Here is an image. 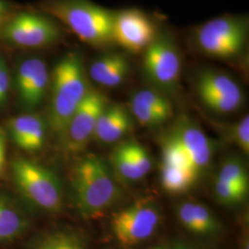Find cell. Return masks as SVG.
Wrapping results in <instances>:
<instances>
[{"instance_id":"cell-15","label":"cell","mask_w":249,"mask_h":249,"mask_svg":"<svg viewBox=\"0 0 249 249\" xmlns=\"http://www.w3.org/2000/svg\"><path fill=\"white\" fill-rule=\"evenodd\" d=\"M9 130L13 142L24 151H38L45 142V124L40 116H15L9 120Z\"/></svg>"},{"instance_id":"cell-18","label":"cell","mask_w":249,"mask_h":249,"mask_svg":"<svg viewBox=\"0 0 249 249\" xmlns=\"http://www.w3.org/2000/svg\"><path fill=\"white\" fill-rule=\"evenodd\" d=\"M29 220L18 208L0 195V246L17 240L26 232Z\"/></svg>"},{"instance_id":"cell-7","label":"cell","mask_w":249,"mask_h":249,"mask_svg":"<svg viewBox=\"0 0 249 249\" xmlns=\"http://www.w3.org/2000/svg\"><path fill=\"white\" fill-rule=\"evenodd\" d=\"M143 53V71L148 80L157 88L174 89L180 79L182 60L172 39L157 36Z\"/></svg>"},{"instance_id":"cell-22","label":"cell","mask_w":249,"mask_h":249,"mask_svg":"<svg viewBox=\"0 0 249 249\" xmlns=\"http://www.w3.org/2000/svg\"><path fill=\"white\" fill-rule=\"evenodd\" d=\"M65 228L44 231L30 238L25 249H64Z\"/></svg>"},{"instance_id":"cell-27","label":"cell","mask_w":249,"mask_h":249,"mask_svg":"<svg viewBox=\"0 0 249 249\" xmlns=\"http://www.w3.org/2000/svg\"><path fill=\"white\" fill-rule=\"evenodd\" d=\"M232 142L238 146L246 155L249 154V117L244 116L239 122L232 124L229 130Z\"/></svg>"},{"instance_id":"cell-11","label":"cell","mask_w":249,"mask_h":249,"mask_svg":"<svg viewBox=\"0 0 249 249\" xmlns=\"http://www.w3.org/2000/svg\"><path fill=\"white\" fill-rule=\"evenodd\" d=\"M156 37V28L142 11L128 9L113 13L112 41L124 50L144 52Z\"/></svg>"},{"instance_id":"cell-30","label":"cell","mask_w":249,"mask_h":249,"mask_svg":"<svg viewBox=\"0 0 249 249\" xmlns=\"http://www.w3.org/2000/svg\"><path fill=\"white\" fill-rule=\"evenodd\" d=\"M6 159V137L0 129V172L3 169Z\"/></svg>"},{"instance_id":"cell-24","label":"cell","mask_w":249,"mask_h":249,"mask_svg":"<svg viewBox=\"0 0 249 249\" xmlns=\"http://www.w3.org/2000/svg\"><path fill=\"white\" fill-rule=\"evenodd\" d=\"M111 160L116 172L124 179L137 181L144 178L142 173L136 167L133 161L124 154V151L120 149L119 146H117L115 151H113Z\"/></svg>"},{"instance_id":"cell-21","label":"cell","mask_w":249,"mask_h":249,"mask_svg":"<svg viewBox=\"0 0 249 249\" xmlns=\"http://www.w3.org/2000/svg\"><path fill=\"white\" fill-rule=\"evenodd\" d=\"M131 101L159 113L167 120L173 116V106L169 99L157 90L142 89L134 94Z\"/></svg>"},{"instance_id":"cell-34","label":"cell","mask_w":249,"mask_h":249,"mask_svg":"<svg viewBox=\"0 0 249 249\" xmlns=\"http://www.w3.org/2000/svg\"><path fill=\"white\" fill-rule=\"evenodd\" d=\"M151 249H169V247H166V246H156V247H153Z\"/></svg>"},{"instance_id":"cell-32","label":"cell","mask_w":249,"mask_h":249,"mask_svg":"<svg viewBox=\"0 0 249 249\" xmlns=\"http://www.w3.org/2000/svg\"><path fill=\"white\" fill-rule=\"evenodd\" d=\"M239 249H249V230L244 228L239 241Z\"/></svg>"},{"instance_id":"cell-26","label":"cell","mask_w":249,"mask_h":249,"mask_svg":"<svg viewBox=\"0 0 249 249\" xmlns=\"http://www.w3.org/2000/svg\"><path fill=\"white\" fill-rule=\"evenodd\" d=\"M214 192L218 200L223 204H237L244 200L248 194L238 190L230 184L216 179L214 183Z\"/></svg>"},{"instance_id":"cell-5","label":"cell","mask_w":249,"mask_h":249,"mask_svg":"<svg viewBox=\"0 0 249 249\" xmlns=\"http://www.w3.org/2000/svg\"><path fill=\"white\" fill-rule=\"evenodd\" d=\"M11 171L16 187L29 202L49 213L60 210L62 187L51 170L33 160L18 158L12 161Z\"/></svg>"},{"instance_id":"cell-2","label":"cell","mask_w":249,"mask_h":249,"mask_svg":"<svg viewBox=\"0 0 249 249\" xmlns=\"http://www.w3.org/2000/svg\"><path fill=\"white\" fill-rule=\"evenodd\" d=\"M89 89L81 57L66 54L55 65L52 78L49 124L55 133L62 135Z\"/></svg>"},{"instance_id":"cell-10","label":"cell","mask_w":249,"mask_h":249,"mask_svg":"<svg viewBox=\"0 0 249 249\" xmlns=\"http://www.w3.org/2000/svg\"><path fill=\"white\" fill-rule=\"evenodd\" d=\"M107 106L105 94L89 89L61 135L67 151L76 153L86 147L93 137L99 117Z\"/></svg>"},{"instance_id":"cell-35","label":"cell","mask_w":249,"mask_h":249,"mask_svg":"<svg viewBox=\"0 0 249 249\" xmlns=\"http://www.w3.org/2000/svg\"><path fill=\"white\" fill-rule=\"evenodd\" d=\"M6 64V62L2 59V58H0V71H1V69H2V67L4 66Z\"/></svg>"},{"instance_id":"cell-33","label":"cell","mask_w":249,"mask_h":249,"mask_svg":"<svg viewBox=\"0 0 249 249\" xmlns=\"http://www.w3.org/2000/svg\"><path fill=\"white\" fill-rule=\"evenodd\" d=\"M9 8V5L6 1L0 0V18H2L8 12Z\"/></svg>"},{"instance_id":"cell-17","label":"cell","mask_w":249,"mask_h":249,"mask_svg":"<svg viewBox=\"0 0 249 249\" xmlns=\"http://www.w3.org/2000/svg\"><path fill=\"white\" fill-rule=\"evenodd\" d=\"M131 127V117L124 107L107 106L99 117L93 137L100 142L114 143L128 133Z\"/></svg>"},{"instance_id":"cell-20","label":"cell","mask_w":249,"mask_h":249,"mask_svg":"<svg viewBox=\"0 0 249 249\" xmlns=\"http://www.w3.org/2000/svg\"><path fill=\"white\" fill-rule=\"evenodd\" d=\"M217 179L236 187L242 192L249 194V181L248 172L239 159L229 158L222 164Z\"/></svg>"},{"instance_id":"cell-13","label":"cell","mask_w":249,"mask_h":249,"mask_svg":"<svg viewBox=\"0 0 249 249\" xmlns=\"http://www.w3.org/2000/svg\"><path fill=\"white\" fill-rule=\"evenodd\" d=\"M49 84L47 65L39 57H28L19 63L16 72V88L21 106L34 110L41 106Z\"/></svg>"},{"instance_id":"cell-1","label":"cell","mask_w":249,"mask_h":249,"mask_svg":"<svg viewBox=\"0 0 249 249\" xmlns=\"http://www.w3.org/2000/svg\"><path fill=\"white\" fill-rule=\"evenodd\" d=\"M72 189L78 212L84 218H95L114 204L119 189L106 162L97 155L80 159L72 172Z\"/></svg>"},{"instance_id":"cell-16","label":"cell","mask_w":249,"mask_h":249,"mask_svg":"<svg viewBox=\"0 0 249 249\" xmlns=\"http://www.w3.org/2000/svg\"><path fill=\"white\" fill-rule=\"evenodd\" d=\"M129 70V63L124 54L109 53L100 56L91 63L89 73L91 80L99 85L114 88L124 82Z\"/></svg>"},{"instance_id":"cell-31","label":"cell","mask_w":249,"mask_h":249,"mask_svg":"<svg viewBox=\"0 0 249 249\" xmlns=\"http://www.w3.org/2000/svg\"><path fill=\"white\" fill-rule=\"evenodd\" d=\"M169 249H201L196 246L183 240L175 241L169 247Z\"/></svg>"},{"instance_id":"cell-19","label":"cell","mask_w":249,"mask_h":249,"mask_svg":"<svg viewBox=\"0 0 249 249\" xmlns=\"http://www.w3.org/2000/svg\"><path fill=\"white\" fill-rule=\"evenodd\" d=\"M198 174L194 170L161 164L160 184L170 194L178 195L187 192L194 186Z\"/></svg>"},{"instance_id":"cell-8","label":"cell","mask_w":249,"mask_h":249,"mask_svg":"<svg viewBox=\"0 0 249 249\" xmlns=\"http://www.w3.org/2000/svg\"><path fill=\"white\" fill-rule=\"evenodd\" d=\"M1 36L10 44L38 48L53 45L59 40V27L43 15L23 12L10 18L1 28Z\"/></svg>"},{"instance_id":"cell-25","label":"cell","mask_w":249,"mask_h":249,"mask_svg":"<svg viewBox=\"0 0 249 249\" xmlns=\"http://www.w3.org/2000/svg\"><path fill=\"white\" fill-rule=\"evenodd\" d=\"M130 111L138 122L144 126H157L168 121L159 113L134 101L130 102Z\"/></svg>"},{"instance_id":"cell-12","label":"cell","mask_w":249,"mask_h":249,"mask_svg":"<svg viewBox=\"0 0 249 249\" xmlns=\"http://www.w3.org/2000/svg\"><path fill=\"white\" fill-rule=\"evenodd\" d=\"M165 139L187 153L198 174L210 164L213 152V144L204 131L189 118H180Z\"/></svg>"},{"instance_id":"cell-28","label":"cell","mask_w":249,"mask_h":249,"mask_svg":"<svg viewBox=\"0 0 249 249\" xmlns=\"http://www.w3.org/2000/svg\"><path fill=\"white\" fill-rule=\"evenodd\" d=\"M64 249H89V245L80 232L65 228Z\"/></svg>"},{"instance_id":"cell-29","label":"cell","mask_w":249,"mask_h":249,"mask_svg":"<svg viewBox=\"0 0 249 249\" xmlns=\"http://www.w3.org/2000/svg\"><path fill=\"white\" fill-rule=\"evenodd\" d=\"M10 89V76L7 64L0 71V107L5 105Z\"/></svg>"},{"instance_id":"cell-3","label":"cell","mask_w":249,"mask_h":249,"mask_svg":"<svg viewBox=\"0 0 249 249\" xmlns=\"http://www.w3.org/2000/svg\"><path fill=\"white\" fill-rule=\"evenodd\" d=\"M46 8L83 43L97 47L113 43L114 12L89 0H53Z\"/></svg>"},{"instance_id":"cell-4","label":"cell","mask_w":249,"mask_h":249,"mask_svg":"<svg viewBox=\"0 0 249 249\" xmlns=\"http://www.w3.org/2000/svg\"><path fill=\"white\" fill-rule=\"evenodd\" d=\"M249 19L222 16L210 19L195 32V43L201 53L217 59L238 56L249 40Z\"/></svg>"},{"instance_id":"cell-14","label":"cell","mask_w":249,"mask_h":249,"mask_svg":"<svg viewBox=\"0 0 249 249\" xmlns=\"http://www.w3.org/2000/svg\"><path fill=\"white\" fill-rule=\"evenodd\" d=\"M177 216L180 224L196 236L215 237L223 232V224L204 205L185 202L178 206Z\"/></svg>"},{"instance_id":"cell-6","label":"cell","mask_w":249,"mask_h":249,"mask_svg":"<svg viewBox=\"0 0 249 249\" xmlns=\"http://www.w3.org/2000/svg\"><path fill=\"white\" fill-rule=\"evenodd\" d=\"M160 224V213L150 202H137L112 216L110 229L114 239L124 249L135 248L150 240Z\"/></svg>"},{"instance_id":"cell-9","label":"cell","mask_w":249,"mask_h":249,"mask_svg":"<svg viewBox=\"0 0 249 249\" xmlns=\"http://www.w3.org/2000/svg\"><path fill=\"white\" fill-rule=\"evenodd\" d=\"M196 91L202 104L218 114H231L240 108L244 94L231 77L211 70L199 72Z\"/></svg>"},{"instance_id":"cell-23","label":"cell","mask_w":249,"mask_h":249,"mask_svg":"<svg viewBox=\"0 0 249 249\" xmlns=\"http://www.w3.org/2000/svg\"><path fill=\"white\" fill-rule=\"evenodd\" d=\"M124 154L133 161L136 167L142 173L143 177L151 172L152 161L149 152L140 143L130 141L118 145Z\"/></svg>"}]
</instances>
